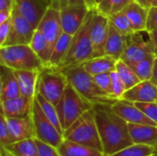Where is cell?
Listing matches in <instances>:
<instances>
[{
    "mask_svg": "<svg viewBox=\"0 0 157 156\" xmlns=\"http://www.w3.org/2000/svg\"><path fill=\"white\" fill-rule=\"evenodd\" d=\"M109 18L97 8L93 11L90 25V39L93 47V58L105 55V45L109 34Z\"/></svg>",
    "mask_w": 157,
    "mask_h": 156,
    "instance_id": "obj_11",
    "label": "cell"
},
{
    "mask_svg": "<svg viewBox=\"0 0 157 156\" xmlns=\"http://www.w3.org/2000/svg\"><path fill=\"white\" fill-rule=\"evenodd\" d=\"M128 127L133 143L145 144L157 149V125L128 123Z\"/></svg>",
    "mask_w": 157,
    "mask_h": 156,
    "instance_id": "obj_18",
    "label": "cell"
},
{
    "mask_svg": "<svg viewBox=\"0 0 157 156\" xmlns=\"http://www.w3.org/2000/svg\"><path fill=\"white\" fill-rule=\"evenodd\" d=\"M0 156H16L14 154H12L7 148L0 146Z\"/></svg>",
    "mask_w": 157,
    "mask_h": 156,
    "instance_id": "obj_48",
    "label": "cell"
},
{
    "mask_svg": "<svg viewBox=\"0 0 157 156\" xmlns=\"http://www.w3.org/2000/svg\"><path fill=\"white\" fill-rule=\"evenodd\" d=\"M57 149L62 156H104L103 152L98 149L64 138Z\"/></svg>",
    "mask_w": 157,
    "mask_h": 156,
    "instance_id": "obj_25",
    "label": "cell"
},
{
    "mask_svg": "<svg viewBox=\"0 0 157 156\" xmlns=\"http://www.w3.org/2000/svg\"><path fill=\"white\" fill-rule=\"evenodd\" d=\"M16 0H0V10L12 11Z\"/></svg>",
    "mask_w": 157,
    "mask_h": 156,
    "instance_id": "obj_43",
    "label": "cell"
},
{
    "mask_svg": "<svg viewBox=\"0 0 157 156\" xmlns=\"http://www.w3.org/2000/svg\"><path fill=\"white\" fill-rule=\"evenodd\" d=\"M14 140L9 132L6 124V118L4 114L0 115V146L7 147L14 143Z\"/></svg>",
    "mask_w": 157,
    "mask_h": 156,
    "instance_id": "obj_36",
    "label": "cell"
},
{
    "mask_svg": "<svg viewBox=\"0 0 157 156\" xmlns=\"http://www.w3.org/2000/svg\"><path fill=\"white\" fill-rule=\"evenodd\" d=\"M96 122L104 156H110L132 144L128 122L117 115L109 105L94 107Z\"/></svg>",
    "mask_w": 157,
    "mask_h": 156,
    "instance_id": "obj_1",
    "label": "cell"
},
{
    "mask_svg": "<svg viewBox=\"0 0 157 156\" xmlns=\"http://www.w3.org/2000/svg\"><path fill=\"white\" fill-rule=\"evenodd\" d=\"M110 77H111V95L113 97L117 99H121L122 96L127 90L126 86L116 70L110 73Z\"/></svg>",
    "mask_w": 157,
    "mask_h": 156,
    "instance_id": "obj_35",
    "label": "cell"
},
{
    "mask_svg": "<svg viewBox=\"0 0 157 156\" xmlns=\"http://www.w3.org/2000/svg\"><path fill=\"white\" fill-rule=\"evenodd\" d=\"M35 30L36 29L19 12L15 4L11 14V30L6 40L1 47L13 45H29Z\"/></svg>",
    "mask_w": 157,
    "mask_h": 156,
    "instance_id": "obj_10",
    "label": "cell"
},
{
    "mask_svg": "<svg viewBox=\"0 0 157 156\" xmlns=\"http://www.w3.org/2000/svg\"><path fill=\"white\" fill-rule=\"evenodd\" d=\"M109 18L110 24L121 34L130 35L132 32H134L128 17L125 15L123 11H120L115 14H112L109 17Z\"/></svg>",
    "mask_w": 157,
    "mask_h": 156,
    "instance_id": "obj_34",
    "label": "cell"
},
{
    "mask_svg": "<svg viewBox=\"0 0 157 156\" xmlns=\"http://www.w3.org/2000/svg\"><path fill=\"white\" fill-rule=\"evenodd\" d=\"M11 30V17L4 23L0 24V47L6 40Z\"/></svg>",
    "mask_w": 157,
    "mask_h": 156,
    "instance_id": "obj_42",
    "label": "cell"
},
{
    "mask_svg": "<svg viewBox=\"0 0 157 156\" xmlns=\"http://www.w3.org/2000/svg\"><path fill=\"white\" fill-rule=\"evenodd\" d=\"M127 40L128 35L119 32L109 22V34L105 45V55H109L120 60L127 46Z\"/></svg>",
    "mask_w": 157,
    "mask_h": 156,
    "instance_id": "obj_22",
    "label": "cell"
},
{
    "mask_svg": "<svg viewBox=\"0 0 157 156\" xmlns=\"http://www.w3.org/2000/svg\"><path fill=\"white\" fill-rule=\"evenodd\" d=\"M118 60L109 56V55H102L99 57L92 58L83 64L86 71L91 75H97L100 74L111 73L116 70V64Z\"/></svg>",
    "mask_w": 157,
    "mask_h": 156,
    "instance_id": "obj_24",
    "label": "cell"
},
{
    "mask_svg": "<svg viewBox=\"0 0 157 156\" xmlns=\"http://www.w3.org/2000/svg\"><path fill=\"white\" fill-rule=\"evenodd\" d=\"M155 59V54H153L131 65V67L134 70L135 74H137V76L140 78L141 81L151 80L153 75Z\"/></svg>",
    "mask_w": 157,
    "mask_h": 156,
    "instance_id": "obj_31",
    "label": "cell"
},
{
    "mask_svg": "<svg viewBox=\"0 0 157 156\" xmlns=\"http://www.w3.org/2000/svg\"><path fill=\"white\" fill-rule=\"evenodd\" d=\"M95 1H96V3H97V5H98V4H99V3H100V2H101L102 0H95Z\"/></svg>",
    "mask_w": 157,
    "mask_h": 156,
    "instance_id": "obj_50",
    "label": "cell"
},
{
    "mask_svg": "<svg viewBox=\"0 0 157 156\" xmlns=\"http://www.w3.org/2000/svg\"><path fill=\"white\" fill-rule=\"evenodd\" d=\"M63 138L103 152L94 108L85 112L65 130L63 131Z\"/></svg>",
    "mask_w": 157,
    "mask_h": 156,
    "instance_id": "obj_5",
    "label": "cell"
},
{
    "mask_svg": "<svg viewBox=\"0 0 157 156\" xmlns=\"http://www.w3.org/2000/svg\"><path fill=\"white\" fill-rule=\"evenodd\" d=\"M17 78L21 96L35 98L37 84L40 72L39 70H13Z\"/></svg>",
    "mask_w": 157,
    "mask_h": 156,
    "instance_id": "obj_21",
    "label": "cell"
},
{
    "mask_svg": "<svg viewBox=\"0 0 157 156\" xmlns=\"http://www.w3.org/2000/svg\"><path fill=\"white\" fill-rule=\"evenodd\" d=\"M34 139H35L36 144L39 149L40 156H62L60 154L57 147H54L49 143H46L42 141L38 140L36 138H34Z\"/></svg>",
    "mask_w": 157,
    "mask_h": 156,
    "instance_id": "obj_38",
    "label": "cell"
},
{
    "mask_svg": "<svg viewBox=\"0 0 157 156\" xmlns=\"http://www.w3.org/2000/svg\"><path fill=\"white\" fill-rule=\"evenodd\" d=\"M36 98H37V100H38L41 109H42V111L46 115V117L56 127V129L61 133H63V131L62 129V125H61V122H60V119H59V116H58V112H57L56 107L53 104H52L50 101H48L44 97H42L38 92L36 94Z\"/></svg>",
    "mask_w": 157,
    "mask_h": 156,
    "instance_id": "obj_30",
    "label": "cell"
},
{
    "mask_svg": "<svg viewBox=\"0 0 157 156\" xmlns=\"http://www.w3.org/2000/svg\"><path fill=\"white\" fill-rule=\"evenodd\" d=\"M34 98L24 96L8 99L1 103V113L6 118H24L31 114Z\"/></svg>",
    "mask_w": 157,
    "mask_h": 156,
    "instance_id": "obj_17",
    "label": "cell"
},
{
    "mask_svg": "<svg viewBox=\"0 0 157 156\" xmlns=\"http://www.w3.org/2000/svg\"><path fill=\"white\" fill-rule=\"evenodd\" d=\"M116 71L120 74L127 90L141 82L140 78L137 76L134 70L129 64H127L125 62H123L121 59L118 60V62H117Z\"/></svg>",
    "mask_w": 157,
    "mask_h": 156,
    "instance_id": "obj_29",
    "label": "cell"
},
{
    "mask_svg": "<svg viewBox=\"0 0 157 156\" xmlns=\"http://www.w3.org/2000/svg\"><path fill=\"white\" fill-rule=\"evenodd\" d=\"M144 7L150 9L153 6H157V0H134Z\"/></svg>",
    "mask_w": 157,
    "mask_h": 156,
    "instance_id": "obj_44",
    "label": "cell"
},
{
    "mask_svg": "<svg viewBox=\"0 0 157 156\" xmlns=\"http://www.w3.org/2000/svg\"><path fill=\"white\" fill-rule=\"evenodd\" d=\"M134 0H102L97 6V9L102 14L109 17L112 14L122 11L128 5Z\"/></svg>",
    "mask_w": 157,
    "mask_h": 156,
    "instance_id": "obj_33",
    "label": "cell"
},
{
    "mask_svg": "<svg viewBox=\"0 0 157 156\" xmlns=\"http://www.w3.org/2000/svg\"><path fill=\"white\" fill-rule=\"evenodd\" d=\"M94 9H90L85 22L73 36L70 48L66 56L56 71L63 72L71 67L84 63L93 58V47L90 39V25Z\"/></svg>",
    "mask_w": 157,
    "mask_h": 156,
    "instance_id": "obj_3",
    "label": "cell"
},
{
    "mask_svg": "<svg viewBox=\"0 0 157 156\" xmlns=\"http://www.w3.org/2000/svg\"><path fill=\"white\" fill-rule=\"evenodd\" d=\"M29 46L32 48V50L35 51V53L41 60V62L43 63V64L46 68L49 64L53 48L52 47V45L48 42V40L44 38V36L38 29L35 30L32 40L29 43Z\"/></svg>",
    "mask_w": 157,
    "mask_h": 156,
    "instance_id": "obj_27",
    "label": "cell"
},
{
    "mask_svg": "<svg viewBox=\"0 0 157 156\" xmlns=\"http://www.w3.org/2000/svg\"><path fill=\"white\" fill-rule=\"evenodd\" d=\"M6 148L16 156H40L39 149L34 138L16 142Z\"/></svg>",
    "mask_w": 157,
    "mask_h": 156,
    "instance_id": "obj_28",
    "label": "cell"
},
{
    "mask_svg": "<svg viewBox=\"0 0 157 156\" xmlns=\"http://www.w3.org/2000/svg\"><path fill=\"white\" fill-rule=\"evenodd\" d=\"M111 108L117 115H119L128 123L157 125L156 122L144 114L143 111L133 102L125 99H118L111 105Z\"/></svg>",
    "mask_w": 157,
    "mask_h": 156,
    "instance_id": "obj_14",
    "label": "cell"
},
{
    "mask_svg": "<svg viewBox=\"0 0 157 156\" xmlns=\"http://www.w3.org/2000/svg\"><path fill=\"white\" fill-rule=\"evenodd\" d=\"M153 54L154 47L149 32L134 31L128 35L127 46L121 59L131 66Z\"/></svg>",
    "mask_w": 157,
    "mask_h": 156,
    "instance_id": "obj_9",
    "label": "cell"
},
{
    "mask_svg": "<svg viewBox=\"0 0 157 156\" xmlns=\"http://www.w3.org/2000/svg\"><path fill=\"white\" fill-rule=\"evenodd\" d=\"M82 3H85L84 0H51V7L60 11L68 6L75 5V4H82Z\"/></svg>",
    "mask_w": 157,
    "mask_h": 156,
    "instance_id": "obj_41",
    "label": "cell"
},
{
    "mask_svg": "<svg viewBox=\"0 0 157 156\" xmlns=\"http://www.w3.org/2000/svg\"><path fill=\"white\" fill-rule=\"evenodd\" d=\"M6 124L15 143L34 138V127L31 115L24 118H6Z\"/></svg>",
    "mask_w": 157,
    "mask_h": 156,
    "instance_id": "obj_20",
    "label": "cell"
},
{
    "mask_svg": "<svg viewBox=\"0 0 157 156\" xmlns=\"http://www.w3.org/2000/svg\"><path fill=\"white\" fill-rule=\"evenodd\" d=\"M84 2L86 4V6L90 8V9H96L97 8V3L95 0H84Z\"/></svg>",
    "mask_w": 157,
    "mask_h": 156,
    "instance_id": "obj_49",
    "label": "cell"
},
{
    "mask_svg": "<svg viewBox=\"0 0 157 156\" xmlns=\"http://www.w3.org/2000/svg\"><path fill=\"white\" fill-rule=\"evenodd\" d=\"M11 14L12 11H8V10H0V24L4 23L5 21H6L8 18L11 17Z\"/></svg>",
    "mask_w": 157,
    "mask_h": 156,
    "instance_id": "obj_46",
    "label": "cell"
},
{
    "mask_svg": "<svg viewBox=\"0 0 157 156\" xmlns=\"http://www.w3.org/2000/svg\"><path fill=\"white\" fill-rule=\"evenodd\" d=\"M89 11L90 8L85 3L71 5L60 10L63 31L74 36L85 22Z\"/></svg>",
    "mask_w": 157,
    "mask_h": 156,
    "instance_id": "obj_12",
    "label": "cell"
},
{
    "mask_svg": "<svg viewBox=\"0 0 157 156\" xmlns=\"http://www.w3.org/2000/svg\"><path fill=\"white\" fill-rule=\"evenodd\" d=\"M94 107V104L81 96L75 88L68 83L60 101L56 105L63 131L67 130L79 117Z\"/></svg>",
    "mask_w": 157,
    "mask_h": 156,
    "instance_id": "obj_4",
    "label": "cell"
},
{
    "mask_svg": "<svg viewBox=\"0 0 157 156\" xmlns=\"http://www.w3.org/2000/svg\"><path fill=\"white\" fill-rule=\"evenodd\" d=\"M153 42V47H154V54L155 56L157 57V30L154 31H148Z\"/></svg>",
    "mask_w": 157,
    "mask_h": 156,
    "instance_id": "obj_45",
    "label": "cell"
},
{
    "mask_svg": "<svg viewBox=\"0 0 157 156\" xmlns=\"http://www.w3.org/2000/svg\"><path fill=\"white\" fill-rule=\"evenodd\" d=\"M0 63L13 70H39L45 66L29 45H13L0 48Z\"/></svg>",
    "mask_w": 157,
    "mask_h": 156,
    "instance_id": "obj_6",
    "label": "cell"
},
{
    "mask_svg": "<svg viewBox=\"0 0 157 156\" xmlns=\"http://www.w3.org/2000/svg\"><path fill=\"white\" fill-rule=\"evenodd\" d=\"M72 40H73V36L64 32L60 36V38L54 44L49 64L45 69L56 70L58 68V66L61 64V63L66 56V53L70 48Z\"/></svg>",
    "mask_w": 157,
    "mask_h": 156,
    "instance_id": "obj_26",
    "label": "cell"
},
{
    "mask_svg": "<svg viewBox=\"0 0 157 156\" xmlns=\"http://www.w3.org/2000/svg\"><path fill=\"white\" fill-rule=\"evenodd\" d=\"M30 115L34 127V138L58 147L63 140V135L46 117L36 97L33 100Z\"/></svg>",
    "mask_w": 157,
    "mask_h": 156,
    "instance_id": "obj_8",
    "label": "cell"
},
{
    "mask_svg": "<svg viewBox=\"0 0 157 156\" xmlns=\"http://www.w3.org/2000/svg\"><path fill=\"white\" fill-rule=\"evenodd\" d=\"M19 12L37 29L42 17L51 6V0H16Z\"/></svg>",
    "mask_w": 157,
    "mask_h": 156,
    "instance_id": "obj_15",
    "label": "cell"
},
{
    "mask_svg": "<svg viewBox=\"0 0 157 156\" xmlns=\"http://www.w3.org/2000/svg\"><path fill=\"white\" fill-rule=\"evenodd\" d=\"M135 105L145 114L149 119L157 123V103L156 102H137Z\"/></svg>",
    "mask_w": 157,
    "mask_h": 156,
    "instance_id": "obj_37",
    "label": "cell"
},
{
    "mask_svg": "<svg viewBox=\"0 0 157 156\" xmlns=\"http://www.w3.org/2000/svg\"><path fill=\"white\" fill-rule=\"evenodd\" d=\"M68 83L63 72L44 69L38 79L37 92L56 107Z\"/></svg>",
    "mask_w": 157,
    "mask_h": 156,
    "instance_id": "obj_7",
    "label": "cell"
},
{
    "mask_svg": "<svg viewBox=\"0 0 157 156\" xmlns=\"http://www.w3.org/2000/svg\"><path fill=\"white\" fill-rule=\"evenodd\" d=\"M122 11L128 17L134 31L146 30L149 9L144 7L136 1H132Z\"/></svg>",
    "mask_w": 157,
    "mask_h": 156,
    "instance_id": "obj_23",
    "label": "cell"
},
{
    "mask_svg": "<svg viewBox=\"0 0 157 156\" xmlns=\"http://www.w3.org/2000/svg\"><path fill=\"white\" fill-rule=\"evenodd\" d=\"M156 152L157 149L152 146L140 143H132L110 156H152Z\"/></svg>",
    "mask_w": 157,
    "mask_h": 156,
    "instance_id": "obj_32",
    "label": "cell"
},
{
    "mask_svg": "<svg viewBox=\"0 0 157 156\" xmlns=\"http://www.w3.org/2000/svg\"><path fill=\"white\" fill-rule=\"evenodd\" d=\"M21 96L13 69L1 65L0 71V102Z\"/></svg>",
    "mask_w": 157,
    "mask_h": 156,
    "instance_id": "obj_19",
    "label": "cell"
},
{
    "mask_svg": "<svg viewBox=\"0 0 157 156\" xmlns=\"http://www.w3.org/2000/svg\"><path fill=\"white\" fill-rule=\"evenodd\" d=\"M151 81L157 86V57L155 59V63H154V69H153V75L151 78Z\"/></svg>",
    "mask_w": 157,
    "mask_h": 156,
    "instance_id": "obj_47",
    "label": "cell"
},
{
    "mask_svg": "<svg viewBox=\"0 0 157 156\" xmlns=\"http://www.w3.org/2000/svg\"><path fill=\"white\" fill-rule=\"evenodd\" d=\"M63 73L66 75L68 82L75 88V90L95 106H111L118 100L99 87L94 79V76L86 71L83 64L71 67L63 71Z\"/></svg>",
    "mask_w": 157,
    "mask_h": 156,
    "instance_id": "obj_2",
    "label": "cell"
},
{
    "mask_svg": "<svg viewBox=\"0 0 157 156\" xmlns=\"http://www.w3.org/2000/svg\"><path fill=\"white\" fill-rule=\"evenodd\" d=\"M94 79L96 80L97 84L99 86V87L104 90L107 94L111 95V77H110V73H106V74H100L94 75Z\"/></svg>",
    "mask_w": 157,
    "mask_h": 156,
    "instance_id": "obj_39",
    "label": "cell"
},
{
    "mask_svg": "<svg viewBox=\"0 0 157 156\" xmlns=\"http://www.w3.org/2000/svg\"><path fill=\"white\" fill-rule=\"evenodd\" d=\"M36 29H38L44 36V38L53 48L60 36L63 33L60 11L50 6Z\"/></svg>",
    "mask_w": 157,
    "mask_h": 156,
    "instance_id": "obj_13",
    "label": "cell"
},
{
    "mask_svg": "<svg viewBox=\"0 0 157 156\" xmlns=\"http://www.w3.org/2000/svg\"><path fill=\"white\" fill-rule=\"evenodd\" d=\"M152 156H157V152L155 154H154V155H152Z\"/></svg>",
    "mask_w": 157,
    "mask_h": 156,
    "instance_id": "obj_51",
    "label": "cell"
},
{
    "mask_svg": "<svg viewBox=\"0 0 157 156\" xmlns=\"http://www.w3.org/2000/svg\"><path fill=\"white\" fill-rule=\"evenodd\" d=\"M156 103H157V98H156Z\"/></svg>",
    "mask_w": 157,
    "mask_h": 156,
    "instance_id": "obj_52",
    "label": "cell"
},
{
    "mask_svg": "<svg viewBox=\"0 0 157 156\" xmlns=\"http://www.w3.org/2000/svg\"><path fill=\"white\" fill-rule=\"evenodd\" d=\"M146 30L147 31L157 30V6H153L149 9L147 23H146Z\"/></svg>",
    "mask_w": 157,
    "mask_h": 156,
    "instance_id": "obj_40",
    "label": "cell"
},
{
    "mask_svg": "<svg viewBox=\"0 0 157 156\" xmlns=\"http://www.w3.org/2000/svg\"><path fill=\"white\" fill-rule=\"evenodd\" d=\"M157 86L151 80L141 81L132 88L125 91L121 99L133 103L137 102H156Z\"/></svg>",
    "mask_w": 157,
    "mask_h": 156,
    "instance_id": "obj_16",
    "label": "cell"
}]
</instances>
